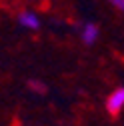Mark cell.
Wrapping results in <instances>:
<instances>
[{"instance_id":"6da1fadb","label":"cell","mask_w":124,"mask_h":126,"mask_svg":"<svg viewBox=\"0 0 124 126\" xmlns=\"http://www.w3.org/2000/svg\"><path fill=\"white\" fill-rule=\"evenodd\" d=\"M122 108H124V86H122V88H116L110 96H108V100H106V110H108V114L116 116V114H120Z\"/></svg>"},{"instance_id":"3957f363","label":"cell","mask_w":124,"mask_h":126,"mask_svg":"<svg viewBox=\"0 0 124 126\" xmlns=\"http://www.w3.org/2000/svg\"><path fill=\"white\" fill-rule=\"evenodd\" d=\"M18 22H20V26H24L28 30H38L40 28V20H38L36 14H32V12H22L18 16Z\"/></svg>"},{"instance_id":"277c9868","label":"cell","mask_w":124,"mask_h":126,"mask_svg":"<svg viewBox=\"0 0 124 126\" xmlns=\"http://www.w3.org/2000/svg\"><path fill=\"white\" fill-rule=\"evenodd\" d=\"M108 2H110L112 6H116L118 10H122V12H124V0H108Z\"/></svg>"},{"instance_id":"7a4b0ae2","label":"cell","mask_w":124,"mask_h":126,"mask_svg":"<svg viewBox=\"0 0 124 126\" xmlns=\"http://www.w3.org/2000/svg\"><path fill=\"white\" fill-rule=\"evenodd\" d=\"M98 26L96 24H92V22H86L84 26H82V34H80V38H82V42L86 44V46H92L96 40H98Z\"/></svg>"}]
</instances>
